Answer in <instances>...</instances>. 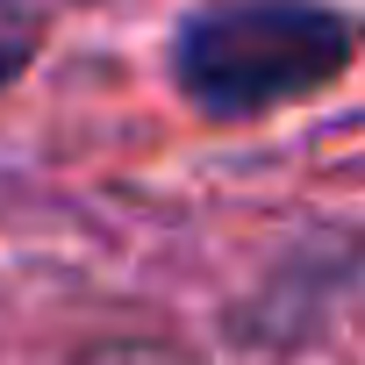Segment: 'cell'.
Returning a JSON list of instances; mask_svg holds the SVG:
<instances>
[{
    "label": "cell",
    "instance_id": "1",
    "mask_svg": "<svg viewBox=\"0 0 365 365\" xmlns=\"http://www.w3.org/2000/svg\"><path fill=\"white\" fill-rule=\"evenodd\" d=\"M358 58V22L315 0H222L179 29V86L208 115H265L308 101Z\"/></svg>",
    "mask_w": 365,
    "mask_h": 365
},
{
    "label": "cell",
    "instance_id": "2",
    "mask_svg": "<svg viewBox=\"0 0 365 365\" xmlns=\"http://www.w3.org/2000/svg\"><path fill=\"white\" fill-rule=\"evenodd\" d=\"M43 43V0H0V86H8Z\"/></svg>",
    "mask_w": 365,
    "mask_h": 365
}]
</instances>
